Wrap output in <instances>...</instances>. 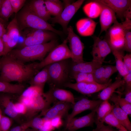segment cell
<instances>
[{
	"mask_svg": "<svg viewBox=\"0 0 131 131\" xmlns=\"http://www.w3.org/2000/svg\"><path fill=\"white\" fill-rule=\"evenodd\" d=\"M25 90V87L22 84H13L0 81V92L21 95Z\"/></svg>",
	"mask_w": 131,
	"mask_h": 131,
	"instance_id": "obj_28",
	"label": "cell"
},
{
	"mask_svg": "<svg viewBox=\"0 0 131 131\" xmlns=\"http://www.w3.org/2000/svg\"><path fill=\"white\" fill-rule=\"evenodd\" d=\"M124 18L125 20H131V7L128 8L125 12L124 14Z\"/></svg>",
	"mask_w": 131,
	"mask_h": 131,
	"instance_id": "obj_52",
	"label": "cell"
},
{
	"mask_svg": "<svg viewBox=\"0 0 131 131\" xmlns=\"http://www.w3.org/2000/svg\"><path fill=\"white\" fill-rule=\"evenodd\" d=\"M13 12L17 13L23 7L26 0H9Z\"/></svg>",
	"mask_w": 131,
	"mask_h": 131,
	"instance_id": "obj_44",
	"label": "cell"
},
{
	"mask_svg": "<svg viewBox=\"0 0 131 131\" xmlns=\"http://www.w3.org/2000/svg\"><path fill=\"white\" fill-rule=\"evenodd\" d=\"M49 79V76L46 66L39 72L30 80L29 82L31 86L39 87L43 90L45 83Z\"/></svg>",
	"mask_w": 131,
	"mask_h": 131,
	"instance_id": "obj_27",
	"label": "cell"
},
{
	"mask_svg": "<svg viewBox=\"0 0 131 131\" xmlns=\"http://www.w3.org/2000/svg\"><path fill=\"white\" fill-rule=\"evenodd\" d=\"M96 109L86 115L73 118L65 125V129L66 131H76L84 127L92 126L95 123Z\"/></svg>",
	"mask_w": 131,
	"mask_h": 131,
	"instance_id": "obj_15",
	"label": "cell"
},
{
	"mask_svg": "<svg viewBox=\"0 0 131 131\" xmlns=\"http://www.w3.org/2000/svg\"><path fill=\"white\" fill-rule=\"evenodd\" d=\"M131 20H126L121 23L117 21L110 27L108 32L107 38H114L124 36L125 31L131 30Z\"/></svg>",
	"mask_w": 131,
	"mask_h": 131,
	"instance_id": "obj_23",
	"label": "cell"
},
{
	"mask_svg": "<svg viewBox=\"0 0 131 131\" xmlns=\"http://www.w3.org/2000/svg\"><path fill=\"white\" fill-rule=\"evenodd\" d=\"M1 38L3 43L4 46V55L7 49L8 45V36L7 33L4 34L2 36Z\"/></svg>",
	"mask_w": 131,
	"mask_h": 131,
	"instance_id": "obj_49",
	"label": "cell"
},
{
	"mask_svg": "<svg viewBox=\"0 0 131 131\" xmlns=\"http://www.w3.org/2000/svg\"><path fill=\"white\" fill-rule=\"evenodd\" d=\"M4 46L1 38H0V57L4 55Z\"/></svg>",
	"mask_w": 131,
	"mask_h": 131,
	"instance_id": "obj_54",
	"label": "cell"
},
{
	"mask_svg": "<svg viewBox=\"0 0 131 131\" xmlns=\"http://www.w3.org/2000/svg\"><path fill=\"white\" fill-rule=\"evenodd\" d=\"M44 121L43 118H41L38 116L23 123V124L27 129L31 128L39 131L42 126Z\"/></svg>",
	"mask_w": 131,
	"mask_h": 131,
	"instance_id": "obj_34",
	"label": "cell"
},
{
	"mask_svg": "<svg viewBox=\"0 0 131 131\" xmlns=\"http://www.w3.org/2000/svg\"><path fill=\"white\" fill-rule=\"evenodd\" d=\"M4 0H0V9Z\"/></svg>",
	"mask_w": 131,
	"mask_h": 131,
	"instance_id": "obj_58",
	"label": "cell"
},
{
	"mask_svg": "<svg viewBox=\"0 0 131 131\" xmlns=\"http://www.w3.org/2000/svg\"><path fill=\"white\" fill-rule=\"evenodd\" d=\"M44 95L51 105L60 101L70 103L73 105L75 103L73 93L70 91L54 87H49V90Z\"/></svg>",
	"mask_w": 131,
	"mask_h": 131,
	"instance_id": "obj_11",
	"label": "cell"
},
{
	"mask_svg": "<svg viewBox=\"0 0 131 131\" xmlns=\"http://www.w3.org/2000/svg\"><path fill=\"white\" fill-rule=\"evenodd\" d=\"M94 42L91 54L92 60L103 64L107 56L111 52V47L106 39L93 37Z\"/></svg>",
	"mask_w": 131,
	"mask_h": 131,
	"instance_id": "obj_13",
	"label": "cell"
},
{
	"mask_svg": "<svg viewBox=\"0 0 131 131\" xmlns=\"http://www.w3.org/2000/svg\"><path fill=\"white\" fill-rule=\"evenodd\" d=\"M42 92H43V90L40 88L31 86L24 90L20 97L32 99L37 94Z\"/></svg>",
	"mask_w": 131,
	"mask_h": 131,
	"instance_id": "obj_36",
	"label": "cell"
},
{
	"mask_svg": "<svg viewBox=\"0 0 131 131\" xmlns=\"http://www.w3.org/2000/svg\"><path fill=\"white\" fill-rule=\"evenodd\" d=\"M71 75L77 82H95L92 73L78 72L73 74Z\"/></svg>",
	"mask_w": 131,
	"mask_h": 131,
	"instance_id": "obj_35",
	"label": "cell"
},
{
	"mask_svg": "<svg viewBox=\"0 0 131 131\" xmlns=\"http://www.w3.org/2000/svg\"><path fill=\"white\" fill-rule=\"evenodd\" d=\"M123 65L126 74L131 73V54H127L123 57Z\"/></svg>",
	"mask_w": 131,
	"mask_h": 131,
	"instance_id": "obj_43",
	"label": "cell"
},
{
	"mask_svg": "<svg viewBox=\"0 0 131 131\" xmlns=\"http://www.w3.org/2000/svg\"><path fill=\"white\" fill-rule=\"evenodd\" d=\"M104 123L113 127L116 128L118 130L125 128L120 123L112 111L105 118Z\"/></svg>",
	"mask_w": 131,
	"mask_h": 131,
	"instance_id": "obj_37",
	"label": "cell"
},
{
	"mask_svg": "<svg viewBox=\"0 0 131 131\" xmlns=\"http://www.w3.org/2000/svg\"><path fill=\"white\" fill-rule=\"evenodd\" d=\"M102 9L100 3L95 0L87 3L83 7L85 14L90 18H96L99 16Z\"/></svg>",
	"mask_w": 131,
	"mask_h": 131,
	"instance_id": "obj_29",
	"label": "cell"
},
{
	"mask_svg": "<svg viewBox=\"0 0 131 131\" xmlns=\"http://www.w3.org/2000/svg\"><path fill=\"white\" fill-rule=\"evenodd\" d=\"M106 39L111 47L116 49H123L124 45V36L114 38H107Z\"/></svg>",
	"mask_w": 131,
	"mask_h": 131,
	"instance_id": "obj_38",
	"label": "cell"
},
{
	"mask_svg": "<svg viewBox=\"0 0 131 131\" xmlns=\"http://www.w3.org/2000/svg\"><path fill=\"white\" fill-rule=\"evenodd\" d=\"M124 99L129 103L131 104V89L125 90Z\"/></svg>",
	"mask_w": 131,
	"mask_h": 131,
	"instance_id": "obj_50",
	"label": "cell"
},
{
	"mask_svg": "<svg viewBox=\"0 0 131 131\" xmlns=\"http://www.w3.org/2000/svg\"><path fill=\"white\" fill-rule=\"evenodd\" d=\"M27 5L34 14L45 21H47L51 18V15L47 9L44 0H31Z\"/></svg>",
	"mask_w": 131,
	"mask_h": 131,
	"instance_id": "obj_22",
	"label": "cell"
},
{
	"mask_svg": "<svg viewBox=\"0 0 131 131\" xmlns=\"http://www.w3.org/2000/svg\"><path fill=\"white\" fill-rule=\"evenodd\" d=\"M96 1L98 2L95 0ZM102 9L99 15V22L101 26L100 33L106 32L113 24L117 22L115 14L110 8L100 3Z\"/></svg>",
	"mask_w": 131,
	"mask_h": 131,
	"instance_id": "obj_18",
	"label": "cell"
},
{
	"mask_svg": "<svg viewBox=\"0 0 131 131\" xmlns=\"http://www.w3.org/2000/svg\"><path fill=\"white\" fill-rule=\"evenodd\" d=\"M6 30L5 28L3 23L0 22V38L7 33Z\"/></svg>",
	"mask_w": 131,
	"mask_h": 131,
	"instance_id": "obj_53",
	"label": "cell"
},
{
	"mask_svg": "<svg viewBox=\"0 0 131 131\" xmlns=\"http://www.w3.org/2000/svg\"></svg>",
	"mask_w": 131,
	"mask_h": 131,
	"instance_id": "obj_60",
	"label": "cell"
},
{
	"mask_svg": "<svg viewBox=\"0 0 131 131\" xmlns=\"http://www.w3.org/2000/svg\"><path fill=\"white\" fill-rule=\"evenodd\" d=\"M67 42L66 38L62 43L52 49L42 61L39 63H37L36 67L37 69L39 70L50 64L71 59V54L67 45Z\"/></svg>",
	"mask_w": 131,
	"mask_h": 131,
	"instance_id": "obj_5",
	"label": "cell"
},
{
	"mask_svg": "<svg viewBox=\"0 0 131 131\" xmlns=\"http://www.w3.org/2000/svg\"><path fill=\"white\" fill-rule=\"evenodd\" d=\"M118 131H128L125 128H124L122 129L118 130Z\"/></svg>",
	"mask_w": 131,
	"mask_h": 131,
	"instance_id": "obj_56",
	"label": "cell"
},
{
	"mask_svg": "<svg viewBox=\"0 0 131 131\" xmlns=\"http://www.w3.org/2000/svg\"><path fill=\"white\" fill-rule=\"evenodd\" d=\"M114 103L112 112L121 124L128 131H131V123L128 115L119 106L116 102Z\"/></svg>",
	"mask_w": 131,
	"mask_h": 131,
	"instance_id": "obj_26",
	"label": "cell"
},
{
	"mask_svg": "<svg viewBox=\"0 0 131 131\" xmlns=\"http://www.w3.org/2000/svg\"><path fill=\"white\" fill-rule=\"evenodd\" d=\"M107 6L116 14L122 20L124 18L125 13L127 9L131 7L130 0H96Z\"/></svg>",
	"mask_w": 131,
	"mask_h": 131,
	"instance_id": "obj_17",
	"label": "cell"
},
{
	"mask_svg": "<svg viewBox=\"0 0 131 131\" xmlns=\"http://www.w3.org/2000/svg\"><path fill=\"white\" fill-rule=\"evenodd\" d=\"M100 99L91 100L86 98H82L73 105L72 111L66 118L65 125L78 114L87 110L92 111L96 109L102 102Z\"/></svg>",
	"mask_w": 131,
	"mask_h": 131,
	"instance_id": "obj_12",
	"label": "cell"
},
{
	"mask_svg": "<svg viewBox=\"0 0 131 131\" xmlns=\"http://www.w3.org/2000/svg\"><path fill=\"white\" fill-rule=\"evenodd\" d=\"M57 45V41L53 39L48 42L12 50L10 52L16 58L24 63L36 60L41 61L48 52Z\"/></svg>",
	"mask_w": 131,
	"mask_h": 131,
	"instance_id": "obj_2",
	"label": "cell"
},
{
	"mask_svg": "<svg viewBox=\"0 0 131 131\" xmlns=\"http://www.w3.org/2000/svg\"><path fill=\"white\" fill-rule=\"evenodd\" d=\"M2 115V112L0 107V121Z\"/></svg>",
	"mask_w": 131,
	"mask_h": 131,
	"instance_id": "obj_55",
	"label": "cell"
},
{
	"mask_svg": "<svg viewBox=\"0 0 131 131\" xmlns=\"http://www.w3.org/2000/svg\"><path fill=\"white\" fill-rule=\"evenodd\" d=\"M98 23L91 19H81L76 23V27L79 34L83 36H90L94 33Z\"/></svg>",
	"mask_w": 131,
	"mask_h": 131,
	"instance_id": "obj_20",
	"label": "cell"
},
{
	"mask_svg": "<svg viewBox=\"0 0 131 131\" xmlns=\"http://www.w3.org/2000/svg\"><path fill=\"white\" fill-rule=\"evenodd\" d=\"M27 129L22 124L13 128L9 131H24Z\"/></svg>",
	"mask_w": 131,
	"mask_h": 131,
	"instance_id": "obj_51",
	"label": "cell"
},
{
	"mask_svg": "<svg viewBox=\"0 0 131 131\" xmlns=\"http://www.w3.org/2000/svg\"><path fill=\"white\" fill-rule=\"evenodd\" d=\"M9 94L0 93V107L4 114L10 118L16 119L19 115L15 110L14 103Z\"/></svg>",
	"mask_w": 131,
	"mask_h": 131,
	"instance_id": "obj_19",
	"label": "cell"
},
{
	"mask_svg": "<svg viewBox=\"0 0 131 131\" xmlns=\"http://www.w3.org/2000/svg\"><path fill=\"white\" fill-rule=\"evenodd\" d=\"M113 107L108 100L103 101L96 109L95 123H104L105 118L112 111Z\"/></svg>",
	"mask_w": 131,
	"mask_h": 131,
	"instance_id": "obj_25",
	"label": "cell"
},
{
	"mask_svg": "<svg viewBox=\"0 0 131 131\" xmlns=\"http://www.w3.org/2000/svg\"><path fill=\"white\" fill-rule=\"evenodd\" d=\"M30 29L25 33L24 41L20 45L21 48L47 42L53 40L55 36V33L50 31Z\"/></svg>",
	"mask_w": 131,
	"mask_h": 131,
	"instance_id": "obj_7",
	"label": "cell"
},
{
	"mask_svg": "<svg viewBox=\"0 0 131 131\" xmlns=\"http://www.w3.org/2000/svg\"><path fill=\"white\" fill-rule=\"evenodd\" d=\"M71 63L68 59L50 64L46 66L48 69L49 79L47 82L49 87L59 88L69 82L71 77Z\"/></svg>",
	"mask_w": 131,
	"mask_h": 131,
	"instance_id": "obj_4",
	"label": "cell"
},
{
	"mask_svg": "<svg viewBox=\"0 0 131 131\" xmlns=\"http://www.w3.org/2000/svg\"><path fill=\"white\" fill-rule=\"evenodd\" d=\"M96 124V127L92 131H117L113 127L108 125H105L103 123H99Z\"/></svg>",
	"mask_w": 131,
	"mask_h": 131,
	"instance_id": "obj_46",
	"label": "cell"
},
{
	"mask_svg": "<svg viewBox=\"0 0 131 131\" xmlns=\"http://www.w3.org/2000/svg\"><path fill=\"white\" fill-rule=\"evenodd\" d=\"M47 10L50 15L57 16L59 15L64 9L63 4L58 0H44Z\"/></svg>",
	"mask_w": 131,
	"mask_h": 131,
	"instance_id": "obj_30",
	"label": "cell"
},
{
	"mask_svg": "<svg viewBox=\"0 0 131 131\" xmlns=\"http://www.w3.org/2000/svg\"><path fill=\"white\" fill-rule=\"evenodd\" d=\"M12 123L11 118L2 115L0 121V131H9Z\"/></svg>",
	"mask_w": 131,
	"mask_h": 131,
	"instance_id": "obj_41",
	"label": "cell"
},
{
	"mask_svg": "<svg viewBox=\"0 0 131 131\" xmlns=\"http://www.w3.org/2000/svg\"><path fill=\"white\" fill-rule=\"evenodd\" d=\"M111 52L115 59V66L120 75L123 77L126 75L123 67V57L124 56L123 50L116 49L110 46Z\"/></svg>",
	"mask_w": 131,
	"mask_h": 131,
	"instance_id": "obj_31",
	"label": "cell"
},
{
	"mask_svg": "<svg viewBox=\"0 0 131 131\" xmlns=\"http://www.w3.org/2000/svg\"><path fill=\"white\" fill-rule=\"evenodd\" d=\"M14 106L16 112L19 115H25L27 112V108L24 104L18 101L14 103Z\"/></svg>",
	"mask_w": 131,
	"mask_h": 131,
	"instance_id": "obj_45",
	"label": "cell"
},
{
	"mask_svg": "<svg viewBox=\"0 0 131 131\" xmlns=\"http://www.w3.org/2000/svg\"><path fill=\"white\" fill-rule=\"evenodd\" d=\"M20 30L16 15L7 27V33L8 36V45L4 55L11 51L17 44L20 36Z\"/></svg>",
	"mask_w": 131,
	"mask_h": 131,
	"instance_id": "obj_16",
	"label": "cell"
},
{
	"mask_svg": "<svg viewBox=\"0 0 131 131\" xmlns=\"http://www.w3.org/2000/svg\"><path fill=\"white\" fill-rule=\"evenodd\" d=\"M117 71L115 66H106L103 76V84H105L107 83L109 81V79L111 76Z\"/></svg>",
	"mask_w": 131,
	"mask_h": 131,
	"instance_id": "obj_39",
	"label": "cell"
},
{
	"mask_svg": "<svg viewBox=\"0 0 131 131\" xmlns=\"http://www.w3.org/2000/svg\"><path fill=\"white\" fill-rule=\"evenodd\" d=\"M14 13L9 0H4L0 9V17L5 21Z\"/></svg>",
	"mask_w": 131,
	"mask_h": 131,
	"instance_id": "obj_33",
	"label": "cell"
},
{
	"mask_svg": "<svg viewBox=\"0 0 131 131\" xmlns=\"http://www.w3.org/2000/svg\"><path fill=\"white\" fill-rule=\"evenodd\" d=\"M20 29L28 28L48 31L59 35L61 31L54 28L47 21L34 14L27 5L24 7L16 15Z\"/></svg>",
	"mask_w": 131,
	"mask_h": 131,
	"instance_id": "obj_3",
	"label": "cell"
},
{
	"mask_svg": "<svg viewBox=\"0 0 131 131\" xmlns=\"http://www.w3.org/2000/svg\"><path fill=\"white\" fill-rule=\"evenodd\" d=\"M102 64L92 60L90 62L84 61L78 63L72 61L70 67L71 75L73 74L78 72L92 73L95 69L101 66Z\"/></svg>",
	"mask_w": 131,
	"mask_h": 131,
	"instance_id": "obj_21",
	"label": "cell"
},
{
	"mask_svg": "<svg viewBox=\"0 0 131 131\" xmlns=\"http://www.w3.org/2000/svg\"><path fill=\"white\" fill-rule=\"evenodd\" d=\"M112 83L110 79L107 83L101 84L96 82H79L74 83L68 82L65 84L64 87L74 90L82 94L89 95L99 92L105 88Z\"/></svg>",
	"mask_w": 131,
	"mask_h": 131,
	"instance_id": "obj_9",
	"label": "cell"
},
{
	"mask_svg": "<svg viewBox=\"0 0 131 131\" xmlns=\"http://www.w3.org/2000/svg\"><path fill=\"white\" fill-rule=\"evenodd\" d=\"M67 33L68 36L67 38L69 43L72 61L76 63L84 62L83 53L84 47L83 44L79 37L75 33L72 26L68 27Z\"/></svg>",
	"mask_w": 131,
	"mask_h": 131,
	"instance_id": "obj_8",
	"label": "cell"
},
{
	"mask_svg": "<svg viewBox=\"0 0 131 131\" xmlns=\"http://www.w3.org/2000/svg\"><path fill=\"white\" fill-rule=\"evenodd\" d=\"M24 131H38L36 130H35L33 129V130H28V131L27 130V129L25 130Z\"/></svg>",
	"mask_w": 131,
	"mask_h": 131,
	"instance_id": "obj_59",
	"label": "cell"
},
{
	"mask_svg": "<svg viewBox=\"0 0 131 131\" xmlns=\"http://www.w3.org/2000/svg\"><path fill=\"white\" fill-rule=\"evenodd\" d=\"M113 102H116L120 107L128 115L131 114V104L122 98L120 95H117L114 93L109 99Z\"/></svg>",
	"mask_w": 131,
	"mask_h": 131,
	"instance_id": "obj_32",
	"label": "cell"
},
{
	"mask_svg": "<svg viewBox=\"0 0 131 131\" xmlns=\"http://www.w3.org/2000/svg\"><path fill=\"white\" fill-rule=\"evenodd\" d=\"M131 30H125L124 32V50L131 52Z\"/></svg>",
	"mask_w": 131,
	"mask_h": 131,
	"instance_id": "obj_42",
	"label": "cell"
},
{
	"mask_svg": "<svg viewBox=\"0 0 131 131\" xmlns=\"http://www.w3.org/2000/svg\"><path fill=\"white\" fill-rule=\"evenodd\" d=\"M123 78L126 85L125 90L131 89V73L127 74Z\"/></svg>",
	"mask_w": 131,
	"mask_h": 131,
	"instance_id": "obj_48",
	"label": "cell"
},
{
	"mask_svg": "<svg viewBox=\"0 0 131 131\" xmlns=\"http://www.w3.org/2000/svg\"><path fill=\"white\" fill-rule=\"evenodd\" d=\"M36 63L25 64L9 52L0 60V81L22 82L30 80L39 72Z\"/></svg>",
	"mask_w": 131,
	"mask_h": 131,
	"instance_id": "obj_1",
	"label": "cell"
},
{
	"mask_svg": "<svg viewBox=\"0 0 131 131\" xmlns=\"http://www.w3.org/2000/svg\"><path fill=\"white\" fill-rule=\"evenodd\" d=\"M84 1V0H78L71 3L70 0H64V8L63 11L58 16L51 17L50 19L51 22L53 24L57 23L60 25L64 32L67 33L68 23Z\"/></svg>",
	"mask_w": 131,
	"mask_h": 131,
	"instance_id": "obj_6",
	"label": "cell"
},
{
	"mask_svg": "<svg viewBox=\"0 0 131 131\" xmlns=\"http://www.w3.org/2000/svg\"><path fill=\"white\" fill-rule=\"evenodd\" d=\"M124 84V81L123 79L120 77H116L114 82L102 90L98 94V98L102 101L108 100L115 90Z\"/></svg>",
	"mask_w": 131,
	"mask_h": 131,
	"instance_id": "obj_24",
	"label": "cell"
},
{
	"mask_svg": "<svg viewBox=\"0 0 131 131\" xmlns=\"http://www.w3.org/2000/svg\"><path fill=\"white\" fill-rule=\"evenodd\" d=\"M62 118L60 116H57L50 119L52 125L55 129L60 127L63 124Z\"/></svg>",
	"mask_w": 131,
	"mask_h": 131,
	"instance_id": "obj_47",
	"label": "cell"
},
{
	"mask_svg": "<svg viewBox=\"0 0 131 131\" xmlns=\"http://www.w3.org/2000/svg\"><path fill=\"white\" fill-rule=\"evenodd\" d=\"M106 66H102L95 69L92 73L95 82L99 84H103V78Z\"/></svg>",
	"mask_w": 131,
	"mask_h": 131,
	"instance_id": "obj_40",
	"label": "cell"
},
{
	"mask_svg": "<svg viewBox=\"0 0 131 131\" xmlns=\"http://www.w3.org/2000/svg\"><path fill=\"white\" fill-rule=\"evenodd\" d=\"M50 105L45 96L44 92L40 93L32 98L25 115L28 121L36 116L39 112L49 108Z\"/></svg>",
	"mask_w": 131,
	"mask_h": 131,
	"instance_id": "obj_10",
	"label": "cell"
},
{
	"mask_svg": "<svg viewBox=\"0 0 131 131\" xmlns=\"http://www.w3.org/2000/svg\"><path fill=\"white\" fill-rule=\"evenodd\" d=\"M73 105L72 104L66 102L58 101L54 103L51 107L41 112L38 116L40 117L43 116L45 119H49L58 116L62 118H66Z\"/></svg>",
	"mask_w": 131,
	"mask_h": 131,
	"instance_id": "obj_14",
	"label": "cell"
},
{
	"mask_svg": "<svg viewBox=\"0 0 131 131\" xmlns=\"http://www.w3.org/2000/svg\"><path fill=\"white\" fill-rule=\"evenodd\" d=\"M0 22L3 23H5L6 21L0 17Z\"/></svg>",
	"mask_w": 131,
	"mask_h": 131,
	"instance_id": "obj_57",
	"label": "cell"
}]
</instances>
